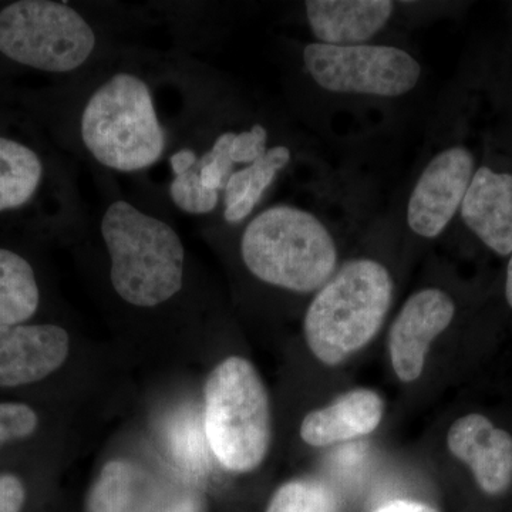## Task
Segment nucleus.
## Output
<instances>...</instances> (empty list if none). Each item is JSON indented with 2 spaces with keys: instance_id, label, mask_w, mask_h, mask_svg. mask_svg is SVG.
<instances>
[{
  "instance_id": "f257e3e1",
  "label": "nucleus",
  "mask_w": 512,
  "mask_h": 512,
  "mask_svg": "<svg viewBox=\"0 0 512 512\" xmlns=\"http://www.w3.org/2000/svg\"><path fill=\"white\" fill-rule=\"evenodd\" d=\"M393 295V276L377 259L362 256L340 266L315 292L303 318L312 355L335 367L365 349L382 329Z\"/></svg>"
},
{
  "instance_id": "f03ea898",
  "label": "nucleus",
  "mask_w": 512,
  "mask_h": 512,
  "mask_svg": "<svg viewBox=\"0 0 512 512\" xmlns=\"http://www.w3.org/2000/svg\"><path fill=\"white\" fill-rule=\"evenodd\" d=\"M110 278L123 301L154 308L183 288L185 251L177 231L131 202H111L100 222Z\"/></svg>"
},
{
  "instance_id": "7ed1b4c3",
  "label": "nucleus",
  "mask_w": 512,
  "mask_h": 512,
  "mask_svg": "<svg viewBox=\"0 0 512 512\" xmlns=\"http://www.w3.org/2000/svg\"><path fill=\"white\" fill-rule=\"evenodd\" d=\"M248 271L265 284L296 293L318 292L339 268V249L318 215L281 204L248 222L241 237Z\"/></svg>"
},
{
  "instance_id": "20e7f679",
  "label": "nucleus",
  "mask_w": 512,
  "mask_h": 512,
  "mask_svg": "<svg viewBox=\"0 0 512 512\" xmlns=\"http://www.w3.org/2000/svg\"><path fill=\"white\" fill-rule=\"evenodd\" d=\"M83 146L103 167L137 173L158 163L167 148L153 93L136 74H113L84 104Z\"/></svg>"
},
{
  "instance_id": "39448f33",
  "label": "nucleus",
  "mask_w": 512,
  "mask_h": 512,
  "mask_svg": "<svg viewBox=\"0 0 512 512\" xmlns=\"http://www.w3.org/2000/svg\"><path fill=\"white\" fill-rule=\"evenodd\" d=\"M204 430L227 470L249 473L264 463L272 440L271 403L258 370L244 357H227L208 376Z\"/></svg>"
},
{
  "instance_id": "423d86ee",
  "label": "nucleus",
  "mask_w": 512,
  "mask_h": 512,
  "mask_svg": "<svg viewBox=\"0 0 512 512\" xmlns=\"http://www.w3.org/2000/svg\"><path fill=\"white\" fill-rule=\"evenodd\" d=\"M96 32L82 13L52 0H19L0 10V53L45 73H72L92 57Z\"/></svg>"
},
{
  "instance_id": "0eeeda50",
  "label": "nucleus",
  "mask_w": 512,
  "mask_h": 512,
  "mask_svg": "<svg viewBox=\"0 0 512 512\" xmlns=\"http://www.w3.org/2000/svg\"><path fill=\"white\" fill-rule=\"evenodd\" d=\"M302 59L313 82L330 93L400 97L412 92L421 77L420 63L394 46L315 42L305 46Z\"/></svg>"
},
{
  "instance_id": "6e6552de",
  "label": "nucleus",
  "mask_w": 512,
  "mask_h": 512,
  "mask_svg": "<svg viewBox=\"0 0 512 512\" xmlns=\"http://www.w3.org/2000/svg\"><path fill=\"white\" fill-rule=\"evenodd\" d=\"M474 173L476 160L466 147H448L431 158L407 202V225L414 234L434 239L446 231L460 211Z\"/></svg>"
},
{
  "instance_id": "1a4fd4ad",
  "label": "nucleus",
  "mask_w": 512,
  "mask_h": 512,
  "mask_svg": "<svg viewBox=\"0 0 512 512\" xmlns=\"http://www.w3.org/2000/svg\"><path fill=\"white\" fill-rule=\"evenodd\" d=\"M456 302L440 288H423L404 302L390 326L387 348L397 379L413 383L423 375L431 345L450 328Z\"/></svg>"
},
{
  "instance_id": "9d476101",
  "label": "nucleus",
  "mask_w": 512,
  "mask_h": 512,
  "mask_svg": "<svg viewBox=\"0 0 512 512\" xmlns=\"http://www.w3.org/2000/svg\"><path fill=\"white\" fill-rule=\"evenodd\" d=\"M451 456L466 464L484 494L503 495L512 485V436L480 413L451 424L447 433Z\"/></svg>"
},
{
  "instance_id": "9b49d317",
  "label": "nucleus",
  "mask_w": 512,
  "mask_h": 512,
  "mask_svg": "<svg viewBox=\"0 0 512 512\" xmlns=\"http://www.w3.org/2000/svg\"><path fill=\"white\" fill-rule=\"evenodd\" d=\"M69 335L57 325L0 328V387L40 382L55 373L69 356Z\"/></svg>"
},
{
  "instance_id": "f8f14e48",
  "label": "nucleus",
  "mask_w": 512,
  "mask_h": 512,
  "mask_svg": "<svg viewBox=\"0 0 512 512\" xmlns=\"http://www.w3.org/2000/svg\"><path fill=\"white\" fill-rule=\"evenodd\" d=\"M466 227L491 251L512 254V174L477 168L461 202Z\"/></svg>"
},
{
  "instance_id": "ddd939ff",
  "label": "nucleus",
  "mask_w": 512,
  "mask_h": 512,
  "mask_svg": "<svg viewBox=\"0 0 512 512\" xmlns=\"http://www.w3.org/2000/svg\"><path fill=\"white\" fill-rule=\"evenodd\" d=\"M384 412L383 397L376 390L359 387L340 394L328 406L306 414L299 433L308 446H333L369 436L379 429Z\"/></svg>"
},
{
  "instance_id": "4468645a",
  "label": "nucleus",
  "mask_w": 512,
  "mask_h": 512,
  "mask_svg": "<svg viewBox=\"0 0 512 512\" xmlns=\"http://www.w3.org/2000/svg\"><path fill=\"white\" fill-rule=\"evenodd\" d=\"M390 0H309L306 20L323 45H365L392 19Z\"/></svg>"
},
{
  "instance_id": "2eb2a0df",
  "label": "nucleus",
  "mask_w": 512,
  "mask_h": 512,
  "mask_svg": "<svg viewBox=\"0 0 512 512\" xmlns=\"http://www.w3.org/2000/svg\"><path fill=\"white\" fill-rule=\"evenodd\" d=\"M291 160V148L278 144L269 147L254 163L235 170L224 188V220L228 224L247 220Z\"/></svg>"
},
{
  "instance_id": "dca6fc26",
  "label": "nucleus",
  "mask_w": 512,
  "mask_h": 512,
  "mask_svg": "<svg viewBox=\"0 0 512 512\" xmlns=\"http://www.w3.org/2000/svg\"><path fill=\"white\" fill-rule=\"evenodd\" d=\"M45 177V165L33 148L0 136V214L33 200Z\"/></svg>"
},
{
  "instance_id": "f3484780",
  "label": "nucleus",
  "mask_w": 512,
  "mask_h": 512,
  "mask_svg": "<svg viewBox=\"0 0 512 512\" xmlns=\"http://www.w3.org/2000/svg\"><path fill=\"white\" fill-rule=\"evenodd\" d=\"M40 289L32 265L0 248V328L23 325L39 309Z\"/></svg>"
},
{
  "instance_id": "a211bd4d",
  "label": "nucleus",
  "mask_w": 512,
  "mask_h": 512,
  "mask_svg": "<svg viewBox=\"0 0 512 512\" xmlns=\"http://www.w3.org/2000/svg\"><path fill=\"white\" fill-rule=\"evenodd\" d=\"M266 512H340L335 491L315 478H295L272 495Z\"/></svg>"
},
{
  "instance_id": "6ab92c4d",
  "label": "nucleus",
  "mask_w": 512,
  "mask_h": 512,
  "mask_svg": "<svg viewBox=\"0 0 512 512\" xmlns=\"http://www.w3.org/2000/svg\"><path fill=\"white\" fill-rule=\"evenodd\" d=\"M133 467L111 461L104 467L89 497V512H124L130 503Z\"/></svg>"
},
{
  "instance_id": "aec40b11",
  "label": "nucleus",
  "mask_w": 512,
  "mask_h": 512,
  "mask_svg": "<svg viewBox=\"0 0 512 512\" xmlns=\"http://www.w3.org/2000/svg\"><path fill=\"white\" fill-rule=\"evenodd\" d=\"M168 191L175 207L191 215L211 214L220 202V192L202 185L197 164L187 173L175 175Z\"/></svg>"
},
{
  "instance_id": "412c9836",
  "label": "nucleus",
  "mask_w": 512,
  "mask_h": 512,
  "mask_svg": "<svg viewBox=\"0 0 512 512\" xmlns=\"http://www.w3.org/2000/svg\"><path fill=\"white\" fill-rule=\"evenodd\" d=\"M39 427V416L25 403L0 402V447L28 439Z\"/></svg>"
},
{
  "instance_id": "4be33fe9",
  "label": "nucleus",
  "mask_w": 512,
  "mask_h": 512,
  "mask_svg": "<svg viewBox=\"0 0 512 512\" xmlns=\"http://www.w3.org/2000/svg\"><path fill=\"white\" fill-rule=\"evenodd\" d=\"M269 134L262 124H254L248 130L232 131L228 156L234 165H249L264 156L268 150Z\"/></svg>"
},
{
  "instance_id": "5701e85b",
  "label": "nucleus",
  "mask_w": 512,
  "mask_h": 512,
  "mask_svg": "<svg viewBox=\"0 0 512 512\" xmlns=\"http://www.w3.org/2000/svg\"><path fill=\"white\" fill-rule=\"evenodd\" d=\"M26 501V488L15 474H0V512H20Z\"/></svg>"
},
{
  "instance_id": "b1692460",
  "label": "nucleus",
  "mask_w": 512,
  "mask_h": 512,
  "mask_svg": "<svg viewBox=\"0 0 512 512\" xmlns=\"http://www.w3.org/2000/svg\"><path fill=\"white\" fill-rule=\"evenodd\" d=\"M373 512H440L433 505L414 500H393Z\"/></svg>"
},
{
  "instance_id": "393cba45",
  "label": "nucleus",
  "mask_w": 512,
  "mask_h": 512,
  "mask_svg": "<svg viewBox=\"0 0 512 512\" xmlns=\"http://www.w3.org/2000/svg\"><path fill=\"white\" fill-rule=\"evenodd\" d=\"M197 153L192 148H181L175 151L173 156L170 157V167L175 175H180L190 171L198 161Z\"/></svg>"
},
{
  "instance_id": "a878e982",
  "label": "nucleus",
  "mask_w": 512,
  "mask_h": 512,
  "mask_svg": "<svg viewBox=\"0 0 512 512\" xmlns=\"http://www.w3.org/2000/svg\"><path fill=\"white\" fill-rule=\"evenodd\" d=\"M505 298L512 309V254L507 265V276H505Z\"/></svg>"
},
{
  "instance_id": "bb28decb",
  "label": "nucleus",
  "mask_w": 512,
  "mask_h": 512,
  "mask_svg": "<svg viewBox=\"0 0 512 512\" xmlns=\"http://www.w3.org/2000/svg\"><path fill=\"white\" fill-rule=\"evenodd\" d=\"M180 512H191L190 510H187V511H180Z\"/></svg>"
}]
</instances>
